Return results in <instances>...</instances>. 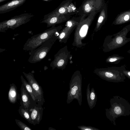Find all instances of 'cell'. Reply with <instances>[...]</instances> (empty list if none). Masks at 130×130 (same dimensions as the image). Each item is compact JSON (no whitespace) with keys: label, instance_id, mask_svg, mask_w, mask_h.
<instances>
[{"label":"cell","instance_id":"obj_1","mask_svg":"<svg viewBox=\"0 0 130 130\" xmlns=\"http://www.w3.org/2000/svg\"><path fill=\"white\" fill-rule=\"evenodd\" d=\"M110 107L105 109L107 118L116 125L117 118L130 115V104L126 99L118 95L113 96L110 101Z\"/></svg>","mask_w":130,"mask_h":130},{"label":"cell","instance_id":"obj_2","mask_svg":"<svg viewBox=\"0 0 130 130\" xmlns=\"http://www.w3.org/2000/svg\"><path fill=\"white\" fill-rule=\"evenodd\" d=\"M130 31V25H127L118 32L105 38L103 44V51L108 52L120 48L130 42V38L127 35Z\"/></svg>","mask_w":130,"mask_h":130},{"label":"cell","instance_id":"obj_3","mask_svg":"<svg viewBox=\"0 0 130 130\" xmlns=\"http://www.w3.org/2000/svg\"><path fill=\"white\" fill-rule=\"evenodd\" d=\"M61 26L54 25L42 32L29 38L24 44L23 49L31 51L36 49L54 35L58 34L62 29Z\"/></svg>","mask_w":130,"mask_h":130},{"label":"cell","instance_id":"obj_4","mask_svg":"<svg viewBox=\"0 0 130 130\" xmlns=\"http://www.w3.org/2000/svg\"><path fill=\"white\" fill-rule=\"evenodd\" d=\"M97 13L93 11L88 15H81L80 22L75 31L74 41L73 43L74 46L80 47L84 45L82 41L86 36L88 29Z\"/></svg>","mask_w":130,"mask_h":130},{"label":"cell","instance_id":"obj_5","mask_svg":"<svg viewBox=\"0 0 130 130\" xmlns=\"http://www.w3.org/2000/svg\"><path fill=\"white\" fill-rule=\"evenodd\" d=\"M125 64L120 67H112L96 70L95 73L101 79L114 83L124 82L126 76L123 73Z\"/></svg>","mask_w":130,"mask_h":130},{"label":"cell","instance_id":"obj_6","mask_svg":"<svg viewBox=\"0 0 130 130\" xmlns=\"http://www.w3.org/2000/svg\"><path fill=\"white\" fill-rule=\"evenodd\" d=\"M82 77L79 71L75 72L72 75L69 84V90L67 93V102L69 104L74 100H77L79 106L82 102Z\"/></svg>","mask_w":130,"mask_h":130},{"label":"cell","instance_id":"obj_7","mask_svg":"<svg viewBox=\"0 0 130 130\" xmlns=\"http://www.w3.org/2000/svg\"><path fill=\"white\" fill-rule=\"evenodd\" d=\"M58 35V34L54 35L38 47L30 51L28 62L34 63L39 62L44 59L57 39Z\"/></svg>","mask_w":130,"mask_h":130},{"label":"cell","instance_id":"obj_8","mask_svg":"<svg viewBox=\"0 0 130 130\" xmlns=\"http://www.w3.org/2000/svg\"><path fill=\"white\" fill-rule=\"evenodd\" d=\"M34 15L29 13L15 16L0 23V32H5L9 29L14 30L29 22Z\"/></svg>","mask_w":130,"mask_h":130},{"label":"cell","instance_id":"obj_9","mask_svg":"<svg viewBox=\"0 0 130 130\" xmlns=\"http://www.w3.org/2000/svg\"><path fill=\"white\" fill-rule=\"evenodd\" d=\"M73 0H65L62 2L60 5L54 11L44 15L43 20L48 17L63 14H69L71 15L77 14L78 8Z\"/></svg>","mask_w":130,"mask_h":130},{"label":"cell","instance_id":"obj_10","mask_svg":"<svg viewBox=\"0 0 130 130\" xmlns=\"http://www.w3.org/2000/svg\"><path fill=\"white\" fill-rule=\"evenodd\" d=\"M104 0H84L78 8L79 16L87 15L93 11L100 12L104 4Z\"/></svg>","mask_w":130,"mask_h":130},{"label":"cell","instance_id":"obj_11","mask_svg":"<svg viewBox=\"0 0 130 130\" xmlns=\"http://www.w3.org/2000/svg\"><path fill=\"white\" fill-rule=\"evenodd\" d=\"M81 16L73 17L67 21L65 27L59 32L57 39L61 42L66 43L70 35L80 21Z\"/></svg>","mask_w":130,"mask_h":130},{"label":"cell","instance_id":"obj_12","mask_svg":"<svg viewBox=\"0 0 130 130\" xmlns=\"http://www.w3.org/2000/svg\"><path fill=\"white\" fill-rule=\"evenodd\" d=\"M23 73L32 88L37 103L42 106L45 101L44 98L43 92L41 86L39 85L36 80L32 73L30 72L27 73L24 72Z\"/></svg>","mask_w":130,"mask_h":130},{"label":"cell","instance_id":"obj_13","mask_svg":"<svg viewBox=\"0 0 130 130\" xmlns=\"http://www.w3.org/2000/svg\"><path fill=\"white\" fill-rule=\"evenodd\" d=\"M67 48L63 47L60 49L54 55V59L50 64L52 70L56 68L62 69L66 66L71 56L70 52Z\"/></svg>","mask_w":130,"mask_h":130},{"label":"cell","instance_id":"obj_14","mask_svg":"<svg viewBox=\"0 0 130 130\" xmlns=\"http://www.w3.org/2000/svg\"><path fill=\"white\" fill-rule=\"evenodd\" d=\"M42 106L38 104H32L28 109L34 125L39 124L42 120L43 111Z\"/></svg>","mask_w":130,"mask_h":130},{"label":"cell","instance_id":"obj_15","mask_svg":"<svg viewBox=\"0 0 130 130\" xmlns=\"http://www.w3.org/2000/svg\"><path fill=\"white\" fill-rule=\"evenodd\" d=\"M71 15L63 14L51 17L43 20L41 23L47 24V27L67 21L70 19Z\"/></svg>","mask_w":130,"mask_h":130},{"label":"cell","instance_id":"obj_16","mask_svg":"<svg viewBox=\"0 0 130 130\" xmlns=\"http://www.w3.org/2000/svg\"><path fill=\"white\" fill-rule=\"evenodd\" d=\"M27 0H12L0 6V14L11 11L23 5Z\"/></svg>","mask_w":130,"mask_h":130},{"label":"cell","instance_id":"obj_17","mask_svg":"<svg viewBox=\"0 0 130 130\" xmlns=\"http://www.w3.org/2000/svg\"><path fill=\"white\" fill-rule=\"evenodd\" d=\"M21 106L25 109H28L31 105L29 94L26 90L23 84L22 83L20 88Z\"/></svg>","mask_w":130,"mask_h":130},{"label":"cell","instance_id":"obj_18","mask_svg":"<svg viewBox=\"0 0 130 130\" xmlns=\"http://www.w3.org/2000/svg\"><path fill=\"white\" fill-rule=\"evenodd\" d=\"M88 84L86 89V98L88 106L90 109L93 108L96 104L97 96L94 88L92 87L90 90V85Z\"/></svg>","mask_w":130,"mask_h":130},{"label":"cell","instance_id":"obj_19","mask_svg":"<svg viewBox=\"0 0 130 130\" xmlns=\"http://www.w3.org/2000/svg\"><path fill=\"white\" fill-rule=\"evenodd\" d=\"M98 19L96 22L94 31L97 32L99 30L106 20L107 15L106 6L104 4L102 9L100 12Z\"/></svg>","mask_w":130,"mask_h":130},{"label":"cell","instance_id":"obj_20","mask_svg":"<svg viewBox=\"0 0 130 130\" xmlns=\"http://www.w3.org/2000/svg\"><path fill=\"white\" fill-rule=\"evenodd\" d=\"M20 79L22 83L23 84L26 90L29 94L31 104H38L34 91L31 85L28 82L26 81L22 75L21 76Z\"/></svg>","mask_w":130,"mask_h":130},{"label":"cell","instance_id":"obj_21","mask_svg":"<svg viewBox=\"0 0 130 130\" xmlns=\"http://www.w3.org/2000/svg\"><path fill=\"white\" fill-rule=\"evenodd\" d=\"M19 96L16 86L13 83L10 84L8 93V99L9 102L12 104L15 103Z\"/></svg>","mask_w":130,"mask_h":130},{"label":"cell","instance_id":"obj_22","mask_svg":"<svg viewBox=\"0 0 130 130\" xmlns=\"http://www.w3.org/2000/svg\"><path fill=\"white\" fill-rule=\"evenodd\" d=\"M130 20V11L123 13L118 17L113 24L118 25L126 23Z\"/></svg>","mask_w":130,"mask_h":130},{"label":"cell","instance_id":"obj_23","mask_svg":"<svg viewBox=\"0 0 130 130\" xmlns=\"http://www.w3.org/2000/svg\"><path fill=\"white\" fill-rule=\"evenodd\" d=\"M18 112L20 116L28 122L34 124L28 110L25 109L20 106L18 110Z\"/></svg>","mask_w":130,"mask_h":130},{"label":"cell","instance_id":"obj_24","mask_svg":"<svg viewBox=\"0 0 130 130\" xmlns=\"http://www.w3.org/2000/svg\"><path fill=\"white\" fill-rule=\"evenodd\" d=\"M124 58V57L120 56L118 54H114L107 57L106 60V61L107 63L117 64Z\"/></svg>","mask_w":130,"mask_h":130},{"label":"cell","instance_id":"obj_25","mask_svg":"<svg viewBox=\"0 0 130 130\" xmlns=\"http://www.w3.org/2000/svg\"><path fill=\"white\" fill-rule=\"evenodd\" d=\"M15 122L17 125L22 130H32V129L28 126L25 123L22 122L20 120L15 119Z\"/></svg>","mask_w":130,"mask_h":130},{"label":"cell","instance_id":"obj_26","mask_svg":"<svg viewBox=\"0 0 130 130\" xmlns=\"http://www.w3.org/2000/svg\"><path fill=\"white\" fill-rule=\"evenodd\" d=\"M78 128L82 130H100L95 127L90 126L80 125L78 126Z\"/></svg>","mask_w":130,"mask_h":130},{"label":"cell","instance_id":"obj_27","mask_svg":"<svg viewBox=\"0 0 130 130\" xmlns=\"http://www.w3.org/2000/svg\"><path fill=\"white\" fill-rule=\"evenodd\" d=\"M123 73L125 76L130 79V71L126 70L125 68L123 70Z\"/></svg>","mask_w":130,"mask_h":130},{"label":"cell","instance_id":"obj_28","mask_svg":"<svg viewBox=\"0 0 130 130\" xmlns=\"http://www.w3.org/2000/svg\"><path fill=\"white\" fill-rule=\"evenodd\" d=\"M8 0H0V3H1L2 2H3L4 1H7Z\"/></svg>","mask_w":130,"mask_h":130},{"label":"cell","instance_id":"obj_29","mask_svg":"<svg viewBox=\"0 0 130 130\" xmlns=\"http://www.w3.org/2000/svg\"><path fill=\"white\" fill-rule=\"evenodd\" d=\"M49 130H54L55 129H54L53 128H52V127H49L48 128Z\"/></svg>","mask_w":130,"mask_h":130},{"label":"cell","instance_id":"obj_30","mask_svg":"<svg viewBox=\"0 0 130 130\" xmlns=\"http://www.w3.org/2000/svg\"><path fill=\"white\" fill-rule=\"evenodd\" d=\"M127 52L130 54V49L127 51Z\"/></svg>","mask_w":130,"mask_h":130},{"label":"cell","instance_id":"obj_31","mask_svg":"<svg viewBox=\"0 0 130 130\" xmlns=\"http://www.w3.org/2000/svg\"><path fill=\"white\" fill-rule=\"evenodd\" d=\"M44 0V1H51V0Z\"/></svg>","mask_w":130,"mask_h":130}]
</instances>
